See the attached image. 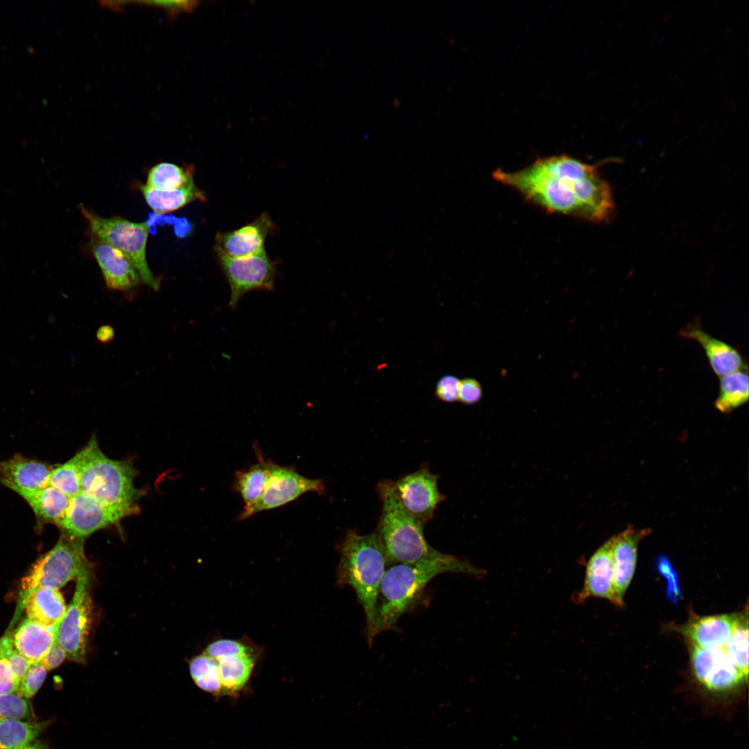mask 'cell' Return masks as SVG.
<instances>
[{
  "label": "cell",
  "mask_w": 749,
  "mask_h": 749,
  "mask_svg": "<svg viewBox=\"0 0 749 749\" xmlns=\"http://www.w3.org/2000/svg\"><path fill=\"white\" fill-rule=\"evenodd\" d=\"M492 175L549 213L603 223L614 211L610 186L596 167L567 155L539 158L517 171L498 169Z\"/></svg>",
  "instance_id": "cell-1"
},
{
  "label": "cell",
  "mask_w": 749,
  "mask_h": 749,
  "mask_svg": "<svg viewBox=\"0 0 749 749\" xmlns=\"http://www.w3.org/2000/svg\"><path fill=\"white\" fill-rule=\"evenodd\" d=\"M445 573L481 576L484 571L445 553L434 560L395 564L386 569L377 596L372 638L394 626L414 605L427 584Z\"/></svg>",
  "instance_id": "cell-2"
},
{
  "label": "cell",
  "mask_w": 749,
  "mask_h": 749,
  "mask_svg": "<svg viewBox=\"0 0 749 749\" xmlns=\"http://www.w3.org/2000/svg\"><path fill=\"white\" fill-rule=\"evenodd\" d=\"M340 555L338 582L355 592L365 615L371 644L377 596L387 565L381 542L376 532L361 535L350 530L341 544Z\"/></svg>",
  "instance_id": "cell-3"
},
{
  "label": "cell",
  "mask_w": 749,
  "mask_h": 749,
  "mask_svg": "<svg viewBox=\"0 0 749 749\" xmlns=\"http://www.w3.org/2000/svg\"><path fill=\"white\" fill-rule=\"evenodd\" d=\"M76 456L82 492L110 506L139 510L136 501L143 492L135 486L137 471L131 460L107 457L95 436Z\"/></svg>",
  "instance_id": "cell-4"
},
{
  "label": "cell",
  "mask_w": 749,
  "mask_h": 749,
  "mask_svg": "<svg viewBox=\"0 0 749 749\" xmlns=\"http://www.w3.org/2000/svg\"><path fill=\"white\" fill-rule=\"evenodd\" d=\"M382 511L376 533L381 542L386 564L417 563L436 559L443 553L427 542L423 524L411 515L398 500L390 481L379 483Z\"/></svg>",
  "instance_id": "cell-5"
},
{
  "label": "cell",
  "mask_w": 749,
  "mask_h": 749,
  "mask_svg": "<svg viewBox=\"0 0 749 749\" xmlns=\"http://www.w3.org/2000/svg\"><path fill=\"white\" fill-rule=\"evenodd\" d=\"M85 539L61 533L55 545L41 556L30 567L20 582L19 598L14 619L24 608L27 596L37 587L58 589L80 574L92 570L86 558Z\"/></svg>",
  "instance_id": "cell-6"
},
{
  "label": "cell",
  "mask_w": 749,
  "mask_h": 749,
  "mask_svg": "<svg viewBox=\"0 0 749 749\" xmlns=\"http://www.w3.org/2000/svg\"><path fill=\"white\" fill-rule=\"evenodd\" d=\"M80 208L88 223L91 234L124 254L135 267L141 280L158 291L160 282L150 270L146 259L148 223H135L119 216L104 218L83 205Z\"/></svg>",
  "instance_id": "cell-7"
},
{
  "label": "cell",
  "mask_w": 749,
  "mask_h": 749,
  "mask_svg": "<svg viewBox=\"0 0 749 749\" xmlns=\"http://www.w3.org/2000/svg\"><path fill=\"white\" fill-rule=\"evenodd\" d=\"M92 571H87L77 577L72 601L57 628L56 642L64 650L67 657L78 663H83L86 660L91 623Z\"/></svg>",
  "instance_id": "cell-8"
},
{
  "label": "cell",
  "mask_w": 749,
  "mask_h": 749,
  "mask_svg": "<svg viewBox=\"0 0 749 749\" xmlns=\"http://www.w3.org/2000/svg\"><path fill=\"white\" fill-rule=\"evenodd\" d=\"M218 260L230 286L228 307L231 309H236L241 298L249 291L274 289L277 263L268 257L265 250L243 257H218Z\"/></svg>",
  "instance_id": "cell-9"
},
{
  "label": "cell",
  "mask_w": 749,
  "mask_h": 749,
  "mask_svg": "<svg viewBox=\"0 0 749 749\" xmlns=\"http://www.w3.org/2000/svg\"><path fill=\"white\" fill-rule=\"evenodd\" d=\"M137 512L103 504L80 492L71 498L67 513L57 526L62 534L85 540L92 533L117 525L124 517Z\"/></svg>",
  "instance_id": "cell-10"
},
{
  "label": "cell",
  "mask_w": 749,
  "mask_h": 749,
  "mask_svg": "<svg viewBox=\"0 0 749 749\" xmlns=\"http://www.w3.org/2000/svg\"><path fill=\"white\" fill-rule=\"evenodd\" d=\"M204 653L217 662L221 696L241 691L248 682L253 671L256 653L248 644L240 640L221 639L209 644Z\"/></svg>",
  "instance_id": "cell-11"
},
{
  "label": "cell",
  "mask_w": 749,
  "mask_h": 749,
  "mask_svg": "<svg viewBox=\"0 0 749 749\" xmlns=\"http://www.w3.org/2000/svg\"><path fill=\"white\" fill-rule=\"evenodd\" d=\"M438 479L427 466H422L392 482L403 508L423 524L432 518L436 507L445 499L438 490Z\"/></svg>",
  "instance_id": "cell-12"
},
{
  "label": "cell",
  "mask_w": 749,
  "mask_h": 749,
  "mask_svg": "<svg viewBox=\"0 0 749 749\" xmlns=\"http://www.w3.org/2000/svg\"><path fill=\"white\" fill-rule=\"evenodd\" d=\"M689 656L694 677L709 691H731L748 682L723 648H704L689 645Z\"/></svg>",
  "instance_id": "cell-13"
},
{
  "label": "cell",
  "mask_w": 749,
  "mask_h": 749,
  "mask_svg": "<svg viewBox=\"0 0 749 749\" xmlns=\"http://www.w3.org/2000/svg\"><path fill=\"white\" fill-rule=\"evenodd\" d=\"M324 490L321 480L307 478L293 470L273 463L264 490L248 517L261 511L286 505L306 492L321 494Z\"/></svg>",
  "instance_id": "cell-14"
},
{
  "label": "cell",
  "mask_w": 749,
  "mask_h": 749,
  "mask_svg": "<svg viewBox=\"0 0 749 749\" xmlns=\"http://www.w3.org/2000/svg\"><path fill=\"white\" fill-rule=\"evenodd\" d=\"M275 229L270 216L264 212L238 229L218 232L214 243L217 257L238 258L264 251L265 241Z\"/></svg>",
  "instance_id": "cell-15"
},
{
  "label": "cell",
  "mask_w": 749,
  "mask_h": 749,
  "mask_svg": "<svg viewBox=\"0 0 749 749\" xmlns=\"http://www.w3.org/2000/svg\"><path fill=\"white\" fill-rule=\"evenodd\" d=\"M651 532L648 528L628 527L614 535L613 544L614 605L622 607L623 596L634 576L637 560V549L642 539Z\"/></svg>",
  "instance_id": "cell-16"
},
{
  "label": "cell",
  "mask_w": 749,
  "mask_h": 749,
  "mask_svg": "<svg viewBox=\"0 0 749 749\" xmlns=\"http://www.w3.org/2000/svg\"><path fill=\"white\" fill-rule=\"evenodd\" d=\"M739 613L698 616L692 613L689 620L675 630L689 644L699 648H723L729 641L737 623Z\"/></svg>",
  "instance_id": "cell-17"
},
{
  "label": "cell",
  "mask_w": 749,
  "mask_h": 749,
  "mask_svg": "<svg viewBox=\"0 0 749 749\" xmlns=\"http://www.w3.org/2000/svg\"><path fill=\"white\" fill-rule=\"evenodd\" d=\"M90 246L107 288L126 292L138 285L140 276L124 254L92 234Z\"/></svg>",
  "instance_id": "cell-18"
},
{
  "label": "cell",
  "mask_w": 749,
  "mask_h": 749,
  "mask_svg": "<svg viewBox=\"0 0 749 749\" xmlns=\"http://www.w3.org/2000/svg\"><path fill=\"white\" fill-rule=\"evenodd\" d=\"M614 536L607 540L589 558L583 587L573 598L576 603H583L590 597H598L608 599L614 604Z\"/></svg>",
  "instance_id": "cell-19"
},
{
  "label": "cell",
  "mask_w": 749,
  "mask_h": 749,
  "mask_svg": "<svg viewBox=\"0 0 749 749\" xmlns=\"http://www.w3.org/2000/svg\"><path fill=\"white\" fill-rule=\"evenodd\" d=\"M51 465L21 454L0 461V481L18 494L49 485Z\"/></svg>",
  "instance_id": "cell-20"
},
{
  "label": "cell",
  "mask_w": 749,
  "mask_h": 749,
  "mask_svg": "<svg viewBox=\"0 0 749 749\" xmlns=\"http://www.w3.org/2000/svg\"><path fill=\"white\" fill-rule=\"evenodd\" d=\"M680 334L683 338L695 341L700 345L713 372L719 378L747 368L737 349L709 335L698 324L687 325L681 329Z\"/></svg>",
  "instance_id": "cell-21"
},
{
  "label": "cell",
  "mask_w": 749,
  "mask_h": 749,
  "mask_svg": "<svg viewBox=\"0 0 749 749\" xmlns=\"http://www.w3.org/2000/svg\"><path fill=\"white\" fill-rule=\"evenodd\" d=\"M57 628L26 618L12 632L13 646L31 665L37 664L56 642Z\"/></svg>",
  "instance_id": "cell-22"
},
{
  "label": "cell",
  "mask_w": 749,
  "mask_h": 749,
  "mask_svg": "<svg viewBox=\"0 0 749 749\" xmlns=\"http://www.w3.org/2000/svg\"><path fill=\"white\" fill-rule=\"evenodd\" d=\"M24 608L27 618L44 626L58 625L67 606L58 589L37 587L27 596Z\"/></svg>",
  "instance_id": "cell-23"
},
{
  "label": "cell",
  "mask_w": 749,
  "mask_h": 749,
  "mask_svg": "<svg viewBox=\"0 0 749 749\" xmlns=\"http://www.w3.org/2000/svg\"><path fill=\"white\" fill-rule=\"evenodd\" d=\"M140 189L148 206L159 214L177 210L193 201L206 200L205 193L196 185L193 178L176 189L162 190L141 185Z\"/></svg>",
  "instance_id": "cell-24"
},
{
  "label": "cell",
  "mask_w": 749,
  "mask_h": 749,
  "mask_svg": "<svg viewBox=\"0 0 749 749\" xmlns=\"http://www.w3.org/2000/svg\"><path fill=\"white\" fill-rule=\"evenodd\" d=\"M20 495L30 506L40 524H58L63 519L70 503V498L55 488L48 485Z\"/></svg>",
  "instance_id": "cell-25"
},
{
  "label": "cell",
  "mask_w": 749,
  "mask_h": 749,
  "mask_svg": "<svg viewBox=\"0 0 749 749\" xmlns=\"http://www.w3.org/2000/svg\"><path fill=\"white\" fill-rule=\"evenodd\" d=\"M273 463L261 460L235 475V488L244 502V510L240 519L248 518L251 509L261 497L270 476Z\"/></svg>",
  "instance_id": "cell-26"
},
{
  "label": "cell",
  "mask_w": 749,
  "mask_h": 749,
  "mask_svg": "<svg viewBox=\"0 0 749 749\" xmlns=\"http://www.w3.org/2000/svg\"><path fill=\"white\" fill-rule=\"evenodd\" d=\"M749 381L747 370H737L720 377L719 393L715 408L728 413L743 405L748 400Z\"/></svg>",
  "instance_id": "cell-27"
},
{
  "label": "cell",
  "mask_w": 749,
  "mask_h": 749,
  "mask_svg": "<svg viewBox=\"0 0 749 749\" xmlns=\"http://www.w3.org/2000/svg\"><path fill=\"white\" fill-rule=\"evenodd\" d=\"M44 727L40 723L0 718V749H20L35 741Z\"/></svg>",
  "instance_id": "cell-28"
},
{
  "label": "cell",
  "mask_w": 749,
  "mask_h": 749,
  "mask_svg": "<svg viewBox=\"0 0 749 749\" xmlns=\"http://www.w3.org/2000/svg\"><path fill=\"white\" fill-rule=\"evenodd\" d=\"M748 610L739 613L735 628L723 648L732 663L748 679Z\"/></svg>",
  "instance_id": "cell-29"
},
{
  "label": "cell",
  "mask_w": 749,
  "mask_h": 749,
  "mask_svg": "<svg viewBox=\"0 0 749 749\" xmlns=\"http://www.w3.org/2000/svg\"><path fill=\"white\" fill-rule=\"evenodd\" d=\"M193 170L175 164L161 162L148 171L146 186L157 189H173L182 187L193 177Z\"/></svg>",
  "instance_id": "cell-30"
},
{
  "label": "cell",
  "mask_w": 749,
  "mask_h": 749,
  "mask_svg": "<svg viewBox=\"0 0 749 749\" xmlns=\"http://www.w3.org/2000/svg\"><path fill=\"white\" fill-rule=\"evenodd\" d=\"M189 671L195 684L206 692L221 696V681L217 662L205 654L194 657Z\"/></svg>",
  "instance_id": "cell-31"
},
{
  "label": "cell",
  "mask_w": 749,
  "mask_h": 749,
  "mask_svg": "<svg viewBox=\"0 0 749 749\" xmlns=\"http://www.w3.org/2000/svg\"><path fill=\"white\" fill-rule=\"evenodd\" d=\"M49 485L59 490L70 499L81 492L76 454L64 463L53 468L50 474Z\"/></svg>",
  "instance_id": "cell-32"
},
{
  "label": "cell",
  "mask_w": 749,
  "mask_h": 749,
  "mask_svg": "<svg viewBox=\"0 0 749 749\" xmlns=\"http://www.w3.org/2000/svg\"><path fill=\"white\" fill-rule=\"evenodd\" d=\"M31 716L28 700L17 693L0 695V718L27 719Z\"/></svg>",
  "instance_id": "cell-33"
},
{
  "label": "cell",
  "mask_w": 749,
  "mask_h": 749,
  "mask_svg": "<svg viewBox=\"0 0 749 749\" xmlns=\"http://www.w3.org/2000/svg\"><path fill=\"white\" fill-rule=\"evenodd\" d=\"M47 670L40 663L31 665L19 682L17 694L29 699L40 689L47 673Z\"/></svg>",
  "instance_id": "cell-34"
},
{
  "label": "cell",
  "mask_w": 749,
  "mask_h": 749,
  "mask_svg": "<svg viewBox=\"0 0 749 749\" xmlns=\"http://www.w3.org/2000/svg\"><path fill=\"white\" fill-rule=\"evenodd\" d=\"M658 571L666 578L667 596L672 601H676L681 596L678 587V576L670 560L665 556H659L657 561Z\"/></svg>",
  "instance_id": "cell-35"
},
{
  "label": "cell",
  "mask_w": 749,
  "mask_h": 749,
  "mask_svg": "<svg viewBox=\"0 0 749 749\" xmlns=\"http://www.w3.org/2000/svg\"><path fill=\"white\" fill-rule=\"evenodd\" d=\"M460 380L453 375L441 377L436 387V396L445 402H454L458 400Z\"/></svg>",
  "instance_id": "cell-36"
},
{
  "label": "cell",
  "mask_w": 749,
  "mask_h": 749,
  "mask_svg": "<svg viewBox=\"0 0 749 749\" xmlns=\"http://www.w3.org/2000/svg\"><path fill=\"white\" fill-rule=\"evenodd\" d=\"M482 388L475 379L467 378L459 382L458 400L465 404H473L482 397Z\"/></svg>",
  "instance_id": "cell-37"
},
{
  "label": "cell",
  "mask_w": 749,
  "mask_h": 749,
  "mask_svg": "<svg viewBox=\"0 0 749 749\" xmlns=\"http://www.w3.org/2000/svg\"><path fill=\"white\" fill-rule=\"evenodd\" d=\"M19 682L7 661L4 658L0 659V695L17 693Z\"/></svg>",
  "instance_id": "cell-38"
},
{
  "label": "cell",
  "mask_w": 749,
  "mask_h": 749,
  "mask_svg": "<svg viewBox=\"0 0 749 749\" xmlns=\"http://www.w3.org/2000/svg\"><path fill=\"white\" fill-rule=\"evenodd\" d=\"M140 3L162 8L171 15H176L184 11L192 10L198 6L199 3V2L196 1H141Z\"/></svg>",
  "instance_id": "cell-39"
},
{
  "label": "cell",
  "mask_w": 749,
  "mask_h": 749,
  "mask_svg": "<svg viewBox=\"0 0 749 749\" xmlns=\"http://www.w3.org/2000/svg\"><path fill=\"white\" fill-rule=\"evenodd\" d=\"M4 659L7 661L12 673L19 682L31 666V663L15 648Z\"/></svg>",
  "instance_id": "cell-40"
},
{
  "label": "cell",
  "mask_w": 749,
  "mask_h": 749,
  "mask_svg": "<svg viewBox=\"0 0 749 749\" xmlns=\"http://www.w3.org/2000/svg\"><path fill=\"white\" fill-rule=\"evenodd\" d=\"M66 657L67 655L64 650L55 642L39 663L44 666L47 671H50L60 666Z\"/></svg>",
  "instance_id": "cell-41"
},
{
  "label": "cell",
  "mask_w": 749,
  "mask_h": 749,
  "mask_svg": "<svg viewBox=\"0 0 749 749\" xmlns=\"http://www.w3.org/2000/svg\"><path fill=\"white\" fill-rule=\"evenodd\" d=\"M96 336L100 343L106 344L114 339V330L112 326L104 325L98 329Z\"/></svg>",
  "instance_id": "cell-42"
},
{
  "label": "cell",
  "mask_w": 749,
  "mask_h": 749,
  "mask_svg": "<svg viewBox=\"0 0 749 749\" xmlns=\"http://www.w3.org/2000/svg\"><path fill=\"white\" fill-rule=\"evenodd\" d=\"M13 648L12 632L9 631L0 637V659L5 658Z\"/></svg>",
  "instance_id": "cell-43"
},
{
  "label": "cell",
  "mask_w": 749,
  "mask_h": 749,
  "mask_svg": "<svg viewBox=\"0 0 749 749\" xmlns=\"http://www.w3.org/2000/svg\"><path fill=\"white\" fill-rule=\"evenodd\" d=\"M20 749H46L44 746L39 742H33L26 746H24Z\"/></svg>",
  "instance_id": "cell-44"
}]
</instances>
